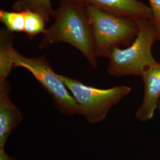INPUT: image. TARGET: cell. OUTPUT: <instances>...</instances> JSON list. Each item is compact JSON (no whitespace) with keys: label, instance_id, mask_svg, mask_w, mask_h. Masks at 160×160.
Returning <instances> with one entry per match:
<instances>
[{"label":"cell","instance_id":"obj_2","mask_svg":"<svg viewBox=\"0 0 160 160\" xmlns=\"http://www.w3.org/2000/svg\"><path fill=\"white\" fill-rule=\"evenodd\" d=\"M137 22L139 31L135 39L125 49L114 47L109 53V74L120 77L126 75L140 76L144 68L156 61L152 56V47L158 36L150 20Z\"/></svg>","mask_w":160,"mask_h":160},{"label":"cell","instance_id":"obj_3","mask_svg":"<svg viewBox=\"0 0 160 160\" xmlns=\"http://www.w3.org/2000/svg\"><path fill=\"white\" fill-rule=\"evenodd\" d=\"M87 8L97 58L108 57L113 48L129 46L137 38L139 31L137 21L95 7Z\"/></svg>","mask_w":160,"mask_h":160},{"label":"cell","instance_id":"obj_1","mask_svg":"<svg viewBox=\"0 0 160 160\" xmlns=\"http://www.w3.org/2000/svg\"><path fill=\"white\" fill-rule=\"evenodd\" d=\"M53 18V23L43 34L39 48L68 43L81 52L92 68L97 69V57L87 7L77 0H61Z\"/></svg>","mask_w":160,"mask_h":160},{"label":"cell","instance_id":"obj_12","mask_svg":"<svg viewBox=\"0 0 160 160\" xmlns=\"http://www.w3.org/2000/svg\"><path fill=\"white\" fill-rule=\"evenodd\" d=\"M0 22L10 32L12 33L24 32L25 25L24 11L9 12L1 10Z\"/></svg>","mask_w":160,"mask_h":160},{"label":"cell","instance_id":"obj_11","mask_svg":"<svg viewBox=\"0 0 160 160\" xmlns=\"http://www.w3.org/2000/svg\"><path fill=\"white\" fill-rule=\"evenodd\" d=\"M25 14V25L24 33L30 39L38 34H43L46 31V21L39 14L28 10H24Z\"/></svg>","mask_w":160,"mask_h":160},{"label":"cell","instance_id":"obj_8","mask_svg":"<svg viewBox=\"0 0 160 160\" xmlns=\"http://www.w3.org/2000/svg\"><path fill=\"white\" fill-rule=\"evenodd\" d=\"M11 87L7 80L0 81V148H4L12 132L23 120V114L12 102Z\"/></svg>","mask_w":160,"mask_h":160},{"label":"cell","instance_id":"obj_10","mask_svg":"<svg viewBox=\"0 0 160 160\" xmlns=\"http://www.w3.org/2000/svg\"><path fill=\"white\" fill-rule=\"evenodd\" d=\"M12 9L17 12L28 10L36 12L44 18L46 23L53 18L55 12L51 0H14Z\"/></svg>","mask_w":160,"mask_h":160},{"label":"cell","instance_id":"obj_14","mask_svg":"<svg viewBox=\"0 0 160 160\" xmlns=\"http://www.w3.org/2000/svg\"><path fill=\"white\" fill-rule=\"evenodd\" d=\"M0 160H16L7 154L4 150V148H0Z\"/></svg>","mask_w":160,"mask_h":160},{"label":"cell","instance_id":"obj_6","mask_svg":"<svg viewBox=\"0 0 160 160\" xmlns=\"http://www.w3.org/2000/svg\"><path fill=\"white\" fill-rule=\"evenodd\" d=\"M141 77L144 85L143 102L135 117L141 122L151 120L154 115L160 98V63L157 61L147 66Z\"/></svg>","mask_w":160,"mask_h":160},{"label":"cell","instance_id":"obj_9","mask_svg":"<svg viewBox=\"0 0 160 160\" xmlns=\"http://www.w3.org/2000/svg\"><path fill=\"white\" fill-rule=\"evenodd\" d=\"M14 33L6 28L0 30V81L7 80L14 68L12 60Z\"/></svg>","mask_w":160,"mask_h":160},{"label":"cell","instance_id":"obj_13","mask_svg":"<svg viewBox=\"0 0 160 160\" xmlns=\"http://www.w3.org/2000/svg\"><path fill=\"white\" fill-rule=\"evenodd\" d=\"M152 17L150 20L157 31L158 40L160 42V0H148Z\"/></svg>","mask_w":160,"mask_h":160},{"label":"cell","instance_id":"obj_5","mask_svg":"<svg viewBox=\"0 0 160 160\" xmlns=\"http://www.w3.org/2000/svg\"><path fill=\"white\" fill-rule=\"evenodd\" d=\"M12 60L14 68L23 67L34 76L52 97L55 108L60 113L68 116L81 114L78 104L57 73L53 71L46 55L26 57L14 49Z\"/></svg>","mask_w":160,"mask_h":160},{"label":"cell","instance_id":"obj_4","mask_svg":"<svg viewBox=\"0 0 160 160\" xmlns=\"http://www.w3.org/2000/svg\"><path fill=\"white\" fill-rule=\"evenodd\" d=\"M80 107L81 114L89 123L104 120L109 110L126 97L131 88L116 86L107 89L87 86L79 80L57 73Z\"/></svg>","mask_w":160,"mask_h":160},{"label":"cell","instance_id":"obj_7","mask_svg":"<svg viewBox=\"0 0 160 160\" xmlns=\"http://www.w3.org/2000/svg\"><path fill=\"white\" fill-rule=\"evenodd\" d=\"M86 7H95L135 21L151 20L150 7L139 0H77Z\"/></svg>","mask_w":160,"mask_h":160},{"label":"cell","instance_id":"obj_15","mask_svg":"<svg viewBox=\"0 0 160 160\" xmlns=\"http://www.w3.org/2000/svg\"></svg>","mask_w":160,"mask_h":160}]
</instances>
